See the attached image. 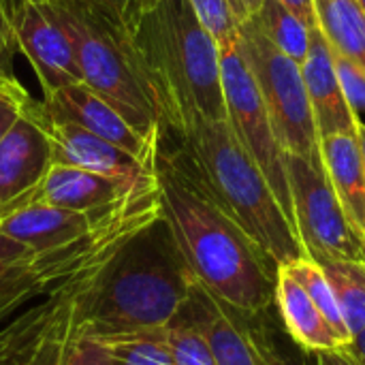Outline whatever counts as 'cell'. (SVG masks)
Returning a JSON list of instances; mask_svg holds the SVG:
<instances>
[{
  "label": "cell",
  "mask_w": 365,
  "mask_h": 365,
  "mask_svg": "<svg viewBox=\"0 0 365 365\" xmlns=\"http://www.w3.org/2000/svg\"><path fill=\"white\" fill-rule=\"evenodd\" d=\"M154 171L163 218L192 278L233 312L250 317L269 310L278 267L192 180L160 137Z\"/></svg>",
  "instance_id": "obj_1"
},
{
  "label": "cell",
  "mask_w": 365,
  "mask_h": 365,
  "mask_svg": "<svg viewBox=\"0 0 365 365\" xmlns=\"http://www.w3.org/2000/svg\"><path fill=\"white\" fill-rule=\"evenodd\" d=\"M126 28L160 109V130L227 120L220 47L188 0H139Z\"/></svg>",
  "instance_id": "obj_2"
},
{
  "label": "cell",
  "mask_w": 365,
  "mask_h": 365,
  "mask_svg": "<svg viewBox=\"0 0 365 365\" xmlns=\"http://www.w3.org/2000/svg\"><path fill=\"white\" fill-rule=\"evenodd\" d=\"M192 284L195 278L160 216L109 257L77 302L98 336L160 329L180 314Z\"/></svg>",
  "instance_id": "obj_3"
},
{
  "label": "cell",
  "mask_w": 365,
  "mask_h": 365,
  "mask_svg": "<svg viewBox=\"0 0 365 365\" xmlns=\"http://www.w3.org/2000/svg\"><path fill=\"white\" fill-rule=\"evenodd\" d=\"M160 133L173 139L171 152L192 180L242 227L276 267L306 257L272 186L227 120L195 118L178 130Z\"/></svg>",
  "instance_id": "obj_4"
},
{
  "label": "cell",
  "mask_w": 365,
  "mask_h": 365,
  "mask_svg": "<svg viewBox=\"0 0 365 365\" xmlns=\"http://www.w3.org/2000/svg\"><path fill=\"white\" fill-rule=\"evenodd\" d=\"M47 4L73 41L83 83L145 139L158 141L160 109L126 21L83 0H47Z\"/></svg>",
  "instance_id": "obj_5"
},
{
  "label": "cell",
  "mask_w": 365,
  "mask_h": 365,
  "mask_svg": "<svg viewBox=\"0 0 365 365\" xmlns=\"http://www.w3.org/2000/svg\"><path fill=\"white\" fill-rule=\"evenodd\" d=\"M163 216L158 182L135 195L113 216L81 240L30 257L0 278V325L28 304L62 289L75 278L98 272L139 229Z\"/></svg>",
  "instance_id": "obj_6"
},
{
  "label": "cell",
  "mask_w": 365,
  "mask_h": 365,
  "mask_svg": "<svg viewBox=\"0 0 365 365\" xmlns=\"http://www.w3.org/2000/svg\"><path fill=\"white\" fill-rule=\"evenodd\" d=\"M237 49L257 83L282 150L304 158L317 154L321 139L302 66L282 53L252 19L240 24Z\"/></svg>",
  "instance_id": "obj_7"
},
{
  "label": "cell",
  "mask_w": 365,
  "mask_h": 365,
  "mask_svg": "<svg viewBox=\"0 0 365 365\" xmlns=\"http://www.w3.org/2000/svg\"><path fill=\"white\" fill-rule=\"evenodd\" d=\"M293 203V227L312 261H346L365 265V240L349 220L321 160V152L304 158L284 152Z\"/></svg>",
  "instance_id": "obj_8"
},
{
  "label": "cell",
  "mask_w": 365,
  "mask_h": 365,
  "mask_svg": "<svg viewBox=\"0 0 365 365\" xmlns=\"http://www.w3.org/2000/svg\"><path fill=\"white\" fill-rule=\"evenodd\" d=\"M220 77L227 124L265 175L289 222L293 225V203L284 167V150L276 137L257 83L237 49V41L231 47L220 49Z\"/></svg>",
  "instance_id": "obj_9"
},
{
  "label": "cell",
  "mask_w": 365,
  "mask_h": 365,
  "mask_svg": "<svg viewBox=\"0 0 365 365\" xmlns=\"http://www.w3.org/2000/svg\"><path fill=\"white\" fill-rule=\"evenodd\" d=\"M11 28L17 49L38 77L43 98L64 86L83 83L73 41L47 2H28Z\"/></svg>",
  "instance_id": "obj_10"
},
{
  "label": "cell",
  "mask_w": 365,
  "mask_h": 365,
  "mask_svg": "<svg viewBox=\"0 0 365 365\" xmlns=\"http://www.w3.org/2000/svg\"><path fill=\"white\" fill-rule=\"evenodd\" d=\"M30 115L45 128L51 143V163L86 169L107 178L128 182H150L156 178L154 165H145L126 150L88 133L86 128L51 118L41 101H34Z\"/></svg>",
  "instance_id": "obj_11"
},
{
  "label": "cell",
  "mask_w": 365,
  "mask_h": 365,
  "mask_svg": "<svg viewBox=\"0 0 365 365\" xmlns=\"http://www.w3.org/2000/svg\"><path fill=\"white\" fill-rule=\"evenodd\" d=\"M43 109L58 120L73 122L88 133L126 150L145 165L156 163L158 141L145 139L126 118L86 83H71L41 98Z\"/></svg>",
  "instance_id": "obj_12"
},
{
  "label": "cell",
  "mask_w": 365,
  "mask_h": 365,
  "mask_svg": "<svg viewBox=\"0 0 365 365\" xmlns=\"http://www.w3.org/2000/svg\"><path fill=\"white\" fill-rule=\"evenodd\" d=\"M156 184V178L150 182H128V180H118V178H107L101 173H92L86 169L68 167V165H51L43 182L15 201L9 210L2 214L28 205V203H47L73 212H86V214H96L105 212L133 195L150 188Z\"/></svg>",
  "instance_id": "obj_13"
},
{
  "label": "cell",
  "mask_w": 365,
  "mask_h": 365,
  "mask_svg": "<svg viewBox=\"0 0 365 365\" xmlns=\"http://www.w3.org/2000/svg\"><path fill=\"white\" fill-rule=\"evenodd\" d=\"M86 284L88 280L62 302L36 342L9 365H109L105 346L79 310Z\"/></svg>",
  "instance_id": "obj_14"
},
{
  "label": "cell",
  "mask_w": 365,
  "mask_h": 365,
  "mask_svg": "<svg viewBox=\"0 0 365 365\" xmlns=\"http://www.w3.org/2000/svg\"><path fill=\"white\" fill-rule=\"evenodd\" d=\"M130 199H126L105 212H96V214L73 212V210L47 205V203H28V205L15 207L6 214H0V233L9 235L11 240L19 242L24 246H28L30 250H34L36 255H41V252L62 248L66 244L81 240L83 235L94 231L101 222H105L109 216H113Z\"/></svg>",
  "instance_id": "obj_15"
},
{
  "label": "cell",
  "mask_w": 365,
  "mask_h": 365,
  "mask_svg": "<svg viewBox=\"0 0 365 365\" xmlns=\"http://www.w3.org/2000/svg\"><path fill=\"white\" fill-rule=\"evenodd\" d=\"M51 165L49 137L28 109L0 139V214L32 192Z\"/></svg>",
  "instance_id": "obj_16"
},
{
  "label": "cell",
  "mask_w": 365,
  "mask_h": 365,
  "mask_svg": "<svg viewBox=\"0 0 365 365\" xmlns=\"http://www.w3.org/2000/svg\"><path fill=\"white\" fill-rule=\"evenodd\" d=\"M299 66L310 98V107L314 113L319 139L331 135H357V122L344 98L334 66L331 47L323 36L321 28L310 30V49Z\"/></svg>",
  "instance_id": "obj_17"
},
{
  "label": "cell",
  "mask_w": 365,
  "mask_h": 365,
  "mask_svg": "<svg viewBox=\"0 0 365 365\" xmlns=\"http://www.w3.org/2000/svg\"><path fill=\"white\" fill-rule=\"evenodd\" d=\"M182 312L203 336L218 365H257L246 329L231 308L218 302L197 280Z\"/></svg>",
  "instance_id": "obj_18"
},
{
  "label": "cell",
  "mask_w": 365,
  "mask_h": 365,
  "mask_svg": "<svg viewBox=\"0 0 365 365\" xmlns=\"http://www.w3.org/2000/svg\"><path fill=\"white\" fill-rule=\"evenodd\" d=\"M274 304L278 306L289 338L299 349L308 353H329L344 349L338 334L317 308V304L282 267L276 269Z\"/></svg>",
  "instance_id": "obj_19"
},
{
  "label": "cell",
  "mask_w": 365,
  "mask_h": 365,
  "mask_svg": "<svg viewBox=\"0 0 365 365\" xmlns=\"http://www.w3.org/2000/svg\"><path fill=\"white\" fill-rule=\"evenodd\" d=\"M319 152L349 220L365 240V167L357 135L325 137Z\"/></svg>",
  "instance_id": "obj_20"
},
{
  "label": "cell",
  "mask_w": 365,
  "mask_h": 365,
  "mask_svg": "<svg viewBox=\"0 0 365 365\" xmlns=\"http://www.w3.org/2000/svg\"><path fill=\"white\" fill-rule=\"evenodd\" d=\"M317 21L331 49L365 71V11L357 0H312Z\"/></svg>",
  "instance_id": "obj_21"
},
{
  "label": "cell",
  "mask_w": 365,
  "mask_h": 365,
  "mask_svg": "<svg viewBox=\"0 0 365 365\" xmlns=\"http://www.w3.org/2000/svg\"><path fill=\"white\" fill-rule=\"evenodd\" d=\"M98 340L107 351L109 365H175L165 327L107 334Z\"/></svg>",
  "instance_id": "obj_22"
},
{
  "label": "cell",
  "mask_w": 365,
  "mask_h": 365,
  "mask_svg": "<svg viewBox=\"0 0 365 365\" xmlns=\"http://www.w3.org/2000/svg\"><path fill=\"white\" fill-rule=\"evenodd\" d=\"M257 28L289 58L302 64L310 49V28L280 0H263L259 11L248 17Z\"/></svg>",
  "instance_id": "obj_23"
},
{
  "label": "cell",
  "mask_w": 365,
  "mask_h": 365,
  "mask_svg": "<svg viewBox=\"0 0 365 365\" xmlns=\"http://www.w3.org/2000/svg\"><path fill=\"white\" fill-rule=\"evenodd\" d=\"M342 312V319L355 338L365 329V265L346 263V261H329L321 263Z\"/></svg>",
  "instance_id": "obj_24"
},
{
  "label": "cell",
  "mask_w": 365,
  "mask_h": 365,
  "mask_svg": "<svg viewBox=\"0 0 365 365\" xmlns=\"http://www.w3.org/2000/svg\"><path fill=\"white\" fill-rule=\"evenodd\" d=\"M280 267L308 293V297L317 304V308L323 312V317L329 321V325L338 334L340 342L346 346L353 340V336H351V331L342 319L336 293H334L323 267L317 261H312L310 257H299V259H295L287 265H280Z\"/></svg>",
  "instance_id": "obj_25"
},
{
  "label": "cell",
  "mask_w": 365,
  "mask_h": 365,
  "mask_svg": "<svg viewBox=\"0 0 365 365\" xmlns=\"http://www.w3.org/2000/svg\"><path fill=\"white\" fill-rule=\"evenodd\" d=\"M237 317H240V321L246 329V336L252 344L257 365H319L317 353H310V359H299V355L289 351L274 336V327L263 319V312L250 314V317L237 312Z\"/></svg>",
  "instance_id": "obj_26"
},
{
  "label": "cell",
  "mask_w": 365,
  "mask_h": 365,
  "mask_svg": "<svg viewBox=\"0 0 365 365\" xmlns=\"http://www.w3.org/2000/svg\"><path fill=\"white\" fill-rule=\"evenodd\" d=\"M165 336L175 365H218L212 357L203 336L186 319L182 310L169 325H165Z\"/></svg>",
  "instance_id": "obj_27"
},
{
  "label": "cell",
  "mask_w": 365,
  "mask_h": 365,
  "mask_svg": "<svg viewBox=\"0 0 365 365\" xmlns=\"http://www.w3.org/2000/svg\"><path fill=\"white\" fill-rule=\"evenodd\" d=\"M201 19V24L207 28V32L216 38L218 47H231L237 41L240 21L233 13L231 0H188Z\"/></svg>",
  "instance_id": "obj_28"
},
{
  "label": "cell",
  "mask_w": 365,
  "mask_h": 365,
  "mask_svg": "<svg viewBox=\"0 0 365 365\" xmlns=\"http://www.w3.org/2000/svg\"><path fill=\"white\" fill-rule=\"evenodd\" d=\"M331 58H334V66H336L344 98L351 107V113L357 126H365V71L357 62L342 56L336 49H331Z\"/></svg>",
  "instance_id": "obj_29"
},
{
  "label": "cell",
  "mask_w": 365,
  "mask_h": 365,
  "mask_svg": "<svg viewBox=\"0 0 365 365\" xmlns=\"http://www.w3.org/2000/svg\"><path fill=\"white\" fill-rule=\"evenodd\" d=\"M34 105V98L13 73H0V139Z\"/></svg>",
  "instance_id": "obj_30"
},
{
  "label": "cell",
  "mask_w": 365,
  "mask_h": 365,
  "mask_svg": "<svg viewBox=\"0 0 365 365\" xmlns=\"http://www.w3.org/2000/svg\"><path fill=\"white\" fill-rule=\"evenodd\" d=\"M34 255H36V252L30 250L28 246H24V244L11 240L9 235L0 233V278H2L9 269H13L15 265L28 261V259L34 257Z\"/></svg>",
  "instance_id": "obj_31"
},
{
  "label": "cell",
  "mask_w": 365,
  "mask_h": 365,
  "mask_svg": "<svg viewBox=\"0 0 365 365\" xmlns=\"http://www.w3.org/2000/svg\"><path fill=\"white\" fill-rule=\"evenodd\" d=\"M15 36H13V30L0 9V73H13L11 66H13V56H15Z\"/></svg>",
  "instance_id": "obj_32"
},
{
  "label": "cell",
  "mask_w": 365,
  "mask_h": 365,
  "mask_svg": "<svg viewBox=\"0 0 365 365\" xmlns=\"http://www.w3.org/2000/svg\"><path fill=\"white\" fill-rule=\"evenodd\" d=\"M83 2H88V4H92V6H96V9H101V11L122 19V21H126L130 11L135 9V4L139 0H83Z\"/></svg>",
  "instance_id": "obj_33"
},
{
  "label": "cell",
  "mask_w": 365,
  "mask_h": 365,
  "mask_svg": "<svg viewBox=\"0 0 365 365\" xmlns=\"http://www.w3.org/2000/svg\"><path fill=\"white\" fill-rule=\"evenodd\" d=\"M287 9H291L310 30L319 28L317 21V11H314V2L312 0H280Z\"/></svg>",
  "instance_id": "obj_34"
},
{
  "label": "cell",
  "mask_w": 365,
  "mask_h": 365,
  "mask_svg": "<svg viewBox=\"0 0 365 365\" xmlns=\"http://www.w3.org/2000/svg\"><path fill=\"white\" fill-rule=\"evenodd\" d=\"M319 365H359L344 349L340 351H329V353H317Z\"/></svg>",
  "instance_id": "obj_35"
},
{
  "label": "cell",
  "mask_w": 365,
  "mask_h": 365,
  "mask_svg": "<svg viewBox=\"0 0 365 365\" xmlns=\"http://www.w3.org/2000/svg\"><path fill=\"white\" fill-rule=\"evenodd\" d=\"M263 4V0H231V6H233V13L237 17V21H246L248 17H252L259 6Z\"/></svg>",
  "instance_id": "obj_36"
},
{
  "label": "cell",
  "mask_w": 365,
  "mask_h": 365,
  "mask_svg": "<svg viewBox=\"0 0 365 365\" xmlns=\"http://www.w3.org/2000/svg\"><path fill=\"white\" fill-rule=\"evenodd\" d=\"M344 351H346L357 364L365 365V329H361V331L344 346Z\"/></svg>",
  "instance_id": "obj_37"
},
{
  "label": "cell",
  "mask_w": 365,
  "mask_h": 365,
  "mask_svg": "<svg viewBox=\"0 0 365 365\" xmlns=\"http://www.w3.org/2000/svg\"><path fill=\"white\" fill-rule=\"evenodd\" d=\"M28 2H47V0H0V9H2V13H4V17H6L9 26L13 24L15 15H17ZM11 30H13V28H11Z\"/></svg>",
  "instance_id": "obj_38"
},
{
  "label": "cell",
  "mask_w": 365,
  "mask_h": 365,
  "mask_svg": "<svg viewBox=\"0 0 365 365\" xmlns=\"http://www.w3.org/2000/svg\"><path fill=\"white\" fill-rule=\"evenodd\" d=\"M357 139H359L361 158H364V167H365V126H357Z\"/></svg>",
  "instance_id": "obj_39"
},
{
  "label": "cell",
  "mask_w": 365,
  "mask_h": 365,
  "mask_svg": "<svg viewBox=\"0 0 365 365\" xmlns=\"http://www.w3.org/2000/svg\"><path fill=\"white\" fill-rule=\"evenodd\" d=\"M357 2L361 4V9H364V11H365V0H357Z\"/></svg>",
  "instance_id": "obj_40"
}]
</instances>
